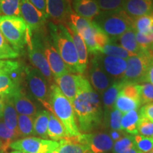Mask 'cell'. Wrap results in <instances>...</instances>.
I'll list each match as a JSON object with an SVG mask.
<instances>
[{
    "label": "cell",
    "instance_id": "obj_1",
    "mask_svg": "<svg viewBox=\"0 0 153 153\" xmlns=\"http://www.w3.org/2000/svg\"><path fill=\"white\" fill-rule=\"evenodd\" d=\"M78 128L89 133L100 127L104 120V111L98 94L89 80L80 74L79 87L72 103Z\"/></svg>",
    "mask_w": 153,
    "mask_h": 153
},
{
    "label": "cell",
    "instance_id": "obj_2",
    "mask_svg": "<svg viewBox=\"0 0 153 153\" xmlns=\"http://www.w3.org/2000/svg\"><path fill=\"white\" fill-rule=\"evenodd\" d=\"M48 28L53 45L62 57L69 72L79 74L77 54L67 26L62 24L50 22Z\"/></svg>",
    "mask_w": 153,
    "mask_h": 153
},
{
    "label": "cell",
    "instance_id": "obj_3",
    "mask_svg": "<svg viewBox=\"0 0 153 153\" xmlns=\"http://www.w3.org/2000/svg\"><path fill=\"white\" fill-rule=\"evenodd\" d=\"M49 104L53 113L62 123L68 136L79 135L80 131L76 123L73 106L56 85L51 86Z\"/></svg>",
    "mask_w": 153,
    "mask_h": 153
},
{
    "label": "cell",
    "instance_id": "obj_4",
    "mask_svg": "<svg viewBox=\"0 0 153 153\" xmlns=\"http://www.w3.org/2000/svg\"><path fill=\"white\" fill-rule=\"evenodd\" d=\"M104 32L114 41L126 31L133 28V19L123 9L114 11H101L94 19Z\"/></svg>",
    "mask_w": 153,
    "mask_h": 153
},
{
    "label": "cell",
    "instance_id": "obj_5",
    "mask_svg": "<svg viewBox=\"0 0 153 153\" xmlns=\"http://www.w3.org/2000/svg\"><path fill=\"white\" fill-rule=\"evenodd\" d=\"M0 30L12 48L20 54L27 44V26L24 19L0 16Z\"/></svg>",
    "mask_w": 153,
    "mask_h": 153
},
{
    "label": "cell",
    "instance_id": "obj_6",
    "mask_svg": "<svg viewBox=\"0 0 153 153\" xmlns=\"http://www.w3.org/2000/svg\"><path fill=\"white\" fill-rule=\"evenodd\" d=\"M42 33H43L42 30L31 33L27 29L26 45H28V56L30 62L35 67V68L38 69L45 76V79L51 84L53 76L44 53Z\"/></svg>",
    "mask_w": 153,
    "mask_h": 153
},
{
    "label": "cell",
    "instance_id": "obj_7",
    "mask_svg": "<svg viewBox=\"0 0 153 153\" xmlns=\"http://www.w3.org/2000/svg\"><path fill=\"white\" fill-rule=\"evenodd\" d=\"M153 58V52L148 49L139 55L127 59V65L122 79L124 83L137 85L143 83L147 70Z\"/></svg>",
    "mask_w": 153,
    "mask_h": 153
},
{
    "label": "cell",
    "instance_id": "obj_8",
    "mask_svg": "<svg viewBox=\"0 0 153 153\" xmlns=\"http://www.w3.org/2000/svg\"><path fill=\"white\" fill-rule=\"evenodd\" d=\"M26 79L30 92L45 108L51 112V107L49 104L48 91L47 82L41 72L36 68L27 67L25 69Z\"/></svg>",
    "mask_w": 153,
    "mask_h": 153
},
{
    "label": "cell",
    "instance_id": "obj_9",
    "mask_svg": "<svg viewBox=\"0 0 153 153\" xmlns=\"http://www.w3.org/2000/svg\"><path fill=\"white\" fill-rule=\"evenodd\" d=\"M58 146L59 143L56 141L27 137L14 141L9 145V148L24 153H48Z\"/></svg>",
    "mask_w": 153,
    "mask_h": 153
},
{
    "label": "cell",
    "instance_id": "obj_10",
    "mask_svg": "<svg viewBox=\"0 0 153 153\" xmlns=\"http://www.w3.org/2000/svg\"><path fill=\"white\" fill-rule=\"evenodd\" d=\"M42 39H43L45 56L46 57L47 62L48 63L49 68L51 69L54 79L69 72L62 57H60L59 53L53 45L50 36L45 35L43 33Z\"/></svg>",
    "mask_w": 153,
    "mask_h": 153
},
{
    "label": "cell",
    "instance_id": "obj_11",
    "mask_svg": "<svg viewBox=\"0 0 153 153\" xmlns=\"http://www.w3.org/2000/svg\"><path fill=\"white\" fill-rule=\"evenodd\" d=\"M104 71L114 81L122 80L125 73L127 62L124 59L108 56L99 53L94 55Z\"/></svg>",
    "mask_w": 153,
    "mask_h": 153
},
{
    "label": "cell",
    "instance_id": "obj_12",
    "mask_svg": "<svg viewBox=\"0 0 153 153\" xmlns=\"http://www.w3.org/2000/svg\"><path fill=\"white\" fill-rule=\"evenodd\" d=\"M21 14L30 33L41 30L45 26L47 18L29 0H21Z\"/></svg>",
    "mask_w": 153,
    "mask_h": 153
},
{
    "label": "cell",
    "instance_id": "obj_13",
    "mask_svg": "<svg viewBox=\"0 0 153 153\" xmlns=\"http://www.w3.org/2000/svg\"><path fill=\"white\" fill-rule=\"evenodd\" d=\"M78 137L91 153H106L111 150L114 145L110 135L105 133H80Z\"/></svg>",
    "mask_w": 153,
    "mask_h": 153
},
{
    "label": "cell",
    "instance_id": "obj_14",
    "mask_svg": "<svg viewBox=\"0 0 153 153\" xmlns=\"http://www.w3.org/2000/svg\"><path fill=\"white\" fill-rule=\"evenodd\" d=\"M89 78L93 89L99 93H103L115 82L101 68L97 59L93 56L89 68Z\"/></svg>",
    "mask_w": 153,
    "mask_h": 153
},
{
    "label": "cell",
    "instance_id": "obj_15",
    "mask_svg": "<svg viewBox=\"0 0 153 153\" xmlns=\"http://www.w3.org/2000/svg\"><path fill=\"white\" fill-rule=\"evenodd\" d=\"M48 16L58 24L65 23L72 11L70 0H45Z\"/></svg>",
    "mask_w": 153,
    "mask_h": 153
},
{
    "label": "cell",
    "instance_id": "obj_16",
    "mask_svg": "<svg viewBox=\"0 0 153 153\" xmlns=\"http://www.w3.org/2000/svg\"><path fill=\"white\" fill-rule=\"evenodd\" d=\"M79 77L80 74H76L68 72L55 79L56 85L63 94L65 96L66 98L70 101L72 105L77 92Z\"/></svg>",
    "mask_w": 153,
    "mask_h": 153
},
{
    "label": "cell",
    "instance_id": "obj_17",
    "mask_svg": "<svg viewBox=\"0 0 153 153\" xmlns=\"http://www.w3.org/2000/svg\"><path fill=\"white\" fill-rule=\"evenodd\" d=\"M14 104L16 112L20 115L34 117L37 114V108L35 104L24 93L22 87H19L16 91L9 97Z\"/></svg>",
    "mask_w": 153,
    "mask_h": 153
},
{
    "label": "cell",
    "instance_id": "obj_18",
    "mask_svg": "<svg viewBox=\"0 0 153 153\" xmlns=\"http://www.w3.org/2000/svg\"><path fill=\"white\" fill-rule=\"evenodd\" d=\"M67 28L69 33L71 35L73 41L74 47H75L76 54L78 57V63H79V74H82L87 70L88 66V51L83 39L79 34L76 31L73 26L70 22L67 23Z\"/></svg>",
    "mask_w": 153,
    "mask_h": 153
},
{
    "label": "cell",
    "instance_id": "obj_19",
    "mask_svg": "<svg viewBox=\"0 0 153 153\" xmlns=\"http://www.w3.org/2000/svg\"><path fill=\"white\" fill-rule=\"evenodd\" d=\"M122 9L133 19L150 15L153 11V0H125Z\"/></svg>",
    "mask_w": 153,
    "mask_h": 153
},
{
    "label": "cell",
    "instance_id": "obj_20",
    "mask_svg": "<svg viewBox=\"0 0 153 153\" xmlns=\"http://www.w3.org/2000/svg\"><path fill=\"white\" fill-rule=\"evenodd\" d=\"M72 7L76 14L91 22L101 12L97 0H72Z\"/></svg>",
    "mask_w": 153,
    "mask_h": 153
},
{
    "label": "cell",
    "instance_id": "obj_21",
    "mask_svg": "<svg viewBox=\"0 0 153 153\" xmlns=\"http://www.w3.org/2000/svg\"><path fill=\"white\" fill-rule=\"evenodd\" d=\"M125 85L126 84L122 80L115 81L108 89L103 92L102 100L104 108V120L106 119L109 113L114 108V103L116 98Z\"/></svg>",
    "mask_w": 153,
    "mask_h": 153
},
{
    "label": "cell",
    "instance_id": "obj_22",
    "mask_svg": "<svg viewBox=\"0 0 153 153\" xmlns=\"http://www.w3.org/2000/svg\"><path fill=\"white\" fill-rule=\"evenodd\" d=\"M58 143V153H91L87 145L79 140L78 135L66 137Z\"/></svg>",
    "mask_w": 153,
    "mask_h": 153
},
{
    "label": "cell",
    "instance_id": "obj_23",
    "mask_svg": "<svg viewBox=\"0 0 153 153\" xmlns=\"http://www.w3.org/2000/svg\"><path fill=\"white\" fill-rule=\"evenodd\" d=\"M117 39L120 42V46L133 55H139L148 50L143 48L137 43L135 38V30L133 28L126 31Z\"/></svg>",
    "mask_w": 153,
    "mask_h": 153
},
{
    "label": "cell",
    "instance_id": "obj_24",
    "mask_svg": "<svg viewBox=\"0 0 153 153\" xmlns=\"http://www.w3.org/2000/svg\"><path fill=\"white\" fill-rule=\"evenodd\" d=\"M3 99L4 100V108L2 116H1L3 122L9 129L19 134L18 116H17L14 104L9 97H4Z\"/></svg>",
    "mask_w": 153,
    "mask_h": 153
},
{
    "label": "cell",
    "instance_id": "obj_25",
    "mask_svg": "<svg viewBox=\"0 0 153 153\" xmlns=\"http://www.w3.org/2000/svg\"><path fill=\"white\" fill-rule=\"evenodd\" d=\"M140 120V115L137 110H133L123 114L120 120V128L131 135H137V125Z\"/></svg>",
    "mask_w": 153,
    "mask_h": 153
},
{
    "label": "cell",
    "instance_id": "obj_26",
    "mask_svg": "<svg viewBox=\"0 0 153 153\" xmlns=\"http://www.w3.org/2000/svg\"><path fill=\"white\" fill-rule=\"evenodd\" d=\"M47 134L48 137L52 139L53 141L60 140L68 137L64 126L53 113H50Z\"/></svg>",
    "mask_w": 153,
    "mask_h": 153
},
{
    "label": "cell",
    "instance_id": "obj_27",
    "mask_svg": "<svg viewBox=\"0 0 153 153\" xmlns=\"http://www.w3.org/2000/svg\"><path fill=\"white\" fill-rule=\"evenodd\" d=\"M50 112L48 111H41L37 113L33 121L34 135L46 140L48 138V125L49 121Z\"/></svg>",
    "mask_w": 153,
    "mask_h": 153
},
{
    "label": "cell",
    "instance_id": "obj_28",
    "mask_svg": "<svg viewBox=\"0 0 153 153\" xmlns=\"http://www.w3.org/2000/svg\"><path fill=\"white\" fill-rule=\"evenodd\" d=\"M140 106V101L134 100L130 97L122 94L120 92L118 94L116 100L114 103V108L118 109L123 114L130 111L137 110Z\"/></svg>",
    "mask_w": 153,
    "mask_h": 153
},
{
    "label": "cell",
    "instance_id": "obj_29",
    "mask_svg": "<svg viewBox=\"0 0 153 153\" xmlns=\"http://www.w3.org/2000/svg\"><path fill=\"white\" fill-rule=\"evenodd\" d=\"M20 87V82L14 81L9 74L0 75V97H10Z\"/></svg>",
    "mask_w": 153,
    "mask_h": 153
},
{
    "label": "cell",
    "instance_id": "obj_30",
    "mask_svg": "<svg viewBox=\"0 0 153 153\" xmlns=\"http://www.w3.org/2000/svg\"><path fill=\"white\" fill-rule=\"evenodd\" d=\"M101 53L106 55H108V56L120 57V58L124 59L126 60L128 59L129 57L135 55L127 51L123 47L120 46V45L114 43V41H111L109 43L106 44L102 48L101 51Z\"/></svg>",
    "mask_w": 153,
    "mask_h": 153
},
{
    "label": "cell",
    "instance_id": "obj_31",
    "mask_svg": "<svg viewBox=\"0 0 153 153\" xmlns=\"http://www.w3.org/2000/svg\"><path fill=\"white\" fill-rule=\"evenodd\" d=\"M0 10L4 16L22 17L21 0H0Z\"/></svg>",
    "mask_w": 153,
    "mask_h": 153
},
{
    "label": "cell",
    "instance_id": "obj_32",
    "mask_svg": "<svg viewBox=\"0 0 153 153\" xmlns=\"http://www.w3.org/2000/svg\"><path fill=\"white\" fill-rule=\"evenodd\" d=\"M18 133L19 137L34 135L33 117L19 114L18 116Z\"/></svg>",
    "mask_w": 153,
    "mask_h": 153
},
{
    "label": "cell",
    "instance_id": "obj_33",
    "mask_svg": "<svg viewBox=\"0 0 153 153\" xmlns=\"http://www.w3.org/2000/svg\"><path fill=\"white\" fill-rule=\"evenodd\" d=\"M152 26L153 20L151 15L133 19V29L137 33L148 34L152 29Z\"/></svg>",
    "mask_w": 153,
    "mask_h": 153
},
{
    "label": "cell",
    "instance_id": "obj_34",
    "mask_svg": "<svg viewBox=\"0 0 153 153\" xmlns=\"http://www.w3.org/2000/svg\"><path fill=\"white\" fill-rule=\"evenodd\" d=\"M18 137H19L18 133L9 129L3 120H0V140L3 143L2 150L4 152H7L12 141Z\"/></svg>",
    "mask_w": 153,
    "mask_h": 153
},
{
    "label": "cell",
    "instance_id": "obj_35",
    "mask_svg": "<svg viewBox=\"0 0 153 153\" xmlns=\"http://www.w3.org/2000/svg\"><path fill=\"white\" fill-rule=\"evenodd\" d=\"M68 20H70L69 22L73 26L74 29L79 34L81 33L86 28L91 26V24H92L91 21L79 16L73 11H72L69 14Z\"/></svg>",
    "mask_w": 153,
    "mask_h": 153
},
{
    "label": "cell",
    "instance_id": "obj_36",
    "mask_svg": "<svg viewBox=\"0 0 153 153\" xmlns=\"http://www.w3.org/2000/svg\"><path fill=\"white\" fill-rule=\"evenodd\" d=\"M139 93L141 105L153 102V85L148 82L135 85Z\"/></svg>",
    "mask_w": 153,
    "mask_h": 153
},
{
    "label": "cell",
    "instance_id": "obj_37",
    "mask_svg": "<svg viewBox=\"0 0 153 153\" xmlns=\"http://www.w3.org/2000/svg\"><path fill=\"white\" fill-rule=\"evenodd\" d=\"M134 146L141 153H148L153 150V138L137 134L134 136Z\"/></svg>",
    "mask_w": 153,
    "mask_h": 153
},
{
    "label": "cell",
    "instance_id": "obj_38",
    "mask_svg": "<svg viewBox=\"0 0 153 153\" xmlns=\"http://www.w3.org/2000/svg\"><path fill=\"white\" fill-rule=\"evenodd\" d=\"M134 147V136L124 135L123 137L116 141L113 145V153H120Z\"/></svg>",
    "mask_w": 153,
    "mask_h": 153
},
{
    "label": "cell",
    "instance_id": "obj_39",
    "mask_svg": "<svg viewBox=\"0 0 153 153\" xmlns=\"http://www.w3.org/2000/svg\"><path fill=\"white\" fill-rule=\"evenodd\" d=\"M122 116H123V114L116 108H114L106 119L104 120V123L109 126L111 130L121 131L120 120H121Z\"/></svg>",
    "mask_w": 153,
    "mask_h": 153
},
{
    "label": "cell",
    "instance_id": "obj_40",
    "mask_svg": "<svg viewBox=\"0 0 153 153\" xmlns=\"http://www.w3.org/2000/svg\"><path fill=\"white\" fill-rule=\"evenodd\" d=\"M125 0H97L101 11L121 10Z\"/></svg>",
    "mask_w": 153,
    "mask_h": 153
},
{
    "label": "cell",
    "instance_id": "obj_41",
    "mask_svg": "<svg viewBox=\"0 0 153 153\" xmlns=\"http://www.w3.org/2000/svg\"><path fill=\"white\" fill-rule=\"evenodd\" d=\"M137 133L145 137H153V122L145 118L140 117L137 125Z\"/></svg>",
    "mask_w": 153,
    "mask_h": 153
},
{
    "label": "cell",
    "instance_id": "obj_42",
    "mask_svg": "<svg viewBox=\"0 0 153 153\" xmlns=\"http://www.w3.org/2000/svg\"><path fill=\"white\" fill-rule=\"evenodd\" d=\"M0 53L4 54L8 59H14L19 56V53L15 51L9 45L0 30Z\"/></svg>",
    "mask_w": 153,
    "mask_h": 153
},
{
    "label": "cell",
    "instance_id": "obj_43",
    "mask_svg": "<svg viewBox=\"0 0 153 153\" xmlns=\"http://www.w3.org/2000/svg\"><path fill=\"white\" fill-rule=\"evenodd\" d=\"M21 68H22V65L17 61L0 60V75L10 74Z\"/></svg>",
    "mask_w": 153,
    "mask_h": 153
},
{
    "label": "cell",
    "instance_id": "obj_44",
    "mask_svg": "<svg viewBox=\"0 0 153 153\" xmlns=\"http://www.w3.org/2000/svg\"><path fill=\"white\" fill-rule=\"evenodd\" d=\"M122 94L126 96V97H130V98L140 101V100L139 93L137 91V87L135 85H131V84H126L124 87L122 88L121 91H120Z\"/></svg>",
    "mask_w": 153,
    "mask_h": 153
},
{
    "label": "cell",
    "instance_id": "obj_45",
    "mask_svg": "<svg viewBox=\"0 0 153 153\" xmlns=\"http://www.w3.org/2000/svg\"><path fill=\"white\" fill-rule=\"evenodd\" d=\"M140 117L145 118L153 122V102L144 104L139 111Z\"/></svg>",
    "mask_w": 153,
    "mask_h": 153
},
{
    "label": "cell",
    "instance_id": "obj_46",
    "mask_svg": "<svg viewBox=\"0 0 153 153\" xmlns=\"http://www.w3.org/2000/svg\"><path fill=\"white\" fill-rule=\"evenodd\" d=\"M30 2L36 7L38 10L45 16L46 18H48L46 12V5H45V0H29Z\"/></svg>",
    "mask_w": 153,
    "mask_h": 153
},
{
    "label": "cell",
    "instance_id": "obj_47",
    "mask_svg": "<svg viewBox=\"0 0 153 153\" xmlns=\"http://www.w3.org/2000/svg\"><path fill=\"white\" fill-rule=\"evenodd\" d=\"M144 82H148L153 85V58L151 61L150 65L147 70L146 74H145Z\"/></svg>",
    "mask_w": 153,
    "mask_h": 153
},
{
    "label": "cell",
    "instance_id": "obj_48",
    "mask_svg": "<svg viewBox=\"0 0 153 153\" xmlns=\"http://www.w3.org/2000/svg\"><path fill=\"white\" fill-rule=\"evenodd\" d=\"M125 135L122 131H114V130H111L110 132V137L112 139L113 141H117L120 140L121 137H123Z\"/></svg>",
    "mask_w": 153,
    "mask_h": 153
},
{
    "label": "cell",
    "instance_id": "obj_49",
    "mask_svg": "<svg viewBox=\"0 0 153 153\" xmlns=\"http://www.w3.org/2000/svg\"><path fill=\"white\" fill-rule=\"evenodd\" d=\"M4 108V100L2 97H0V118L2 116Z\"/></svg>",
    "mask_w": 153,
    "mask_h": 153
},
{
    "label": "cell",
    "instance_id": "obj_50",
    "mask_svg": "<svg viewBox=\"0 0 153 153\" xmlns=\"http://www.w3.org/2000/svg\"><path fill=\"white\" fill-rule=\"evenodd\" d=\"M120 153H141V152H140V151L137 150V149L135 148V146H134V147H133V148H130V149H128V150L124 151V152H120Z\"/></svg>",
    "mask_w": 153,
    "mask_h": 153
},
{
    "label": "cell",
    "instance_id": "obj_51",
    "mask_svg": "<svg viewBox=\"0 0 153 153\" xmlns=\"http://www.w3.org/2000/svg\"><path fill=\"white\" fill-rule=\"evenodd\" d=\"M4 59H8V58H7V57L4 54L0 53V60H4Z\"/></svg>",
    "mask_w": 153,
    "mask_h": 153
},
{
    "label": "cell",
    "instance_id": "obj_52",
    "mask_svg": "<svg viewBox=\"0 0 153 153\" xmlns=\"http://www.w3.org/2000/svg\"><path fill=\"white\" fill-rule=\"evenodd\" d=\"M57 148H55V149H53V150L49 151L48 153H58V150H57Z\"/></svg>",
    "mask_w": 153,
    "mask_h": 153
},
{
    "label": "cell",
    "instance_id": "obj_53",
    "mask_svg": "<svg viewBox=\"0 0 153 153\" xmlns=\"http://www.w3.org/2000/svg\"><path fill=\"white\" fill-rule=\"evenodd\" d=\"M2 148H3V143L1 141V140H0V150H2ZM3 152H4V151H3Z\"/></svg>",
    "mask_w": 153,
    "mask_h": 153
},
{
    "label": "cell",
    "instance_id": "obj_54",
    "mask_svg": "<svg viewBox=\"0 0 153 153\" xmlns=\"http://www.w3.org/2000/svg\"><path fill=\"white\" fill-rule=\"evenodd\" d=\"M10 153H24V152H21V151H19V150H15V151H13V152H11Z\"/></svg>",
    "mask_w": 153,
    "mask_h": 153
},
{
    "label": "cell",
    "instance_id": "obj_55",
    "mask_svg": "<svg viewBox=\"0 0 153 153\" xmlns=\"http://www.w3.org/2000/svg\"><path fill=\"white\" fill-rule=\"evenodd\" d=\"M149 49H150V51H152V52H153V43L151 44V45L150 46V48H149Z\"/></svg>",
    "mask_w": 153,
    "mask_h": 153
},
{
    "label": "cell",
    "instance_id": "obj_56",
    "mask_svg": "<svg viewBox=\"0 0 153 153\" xmlns=\"http://www.w3.org/2000/svg\"><path fill=\"white\" fill-rule=\"evenodd\" d=\"M0 153H5L4 152H3L2 150H0Z\"/></svg>",
    "mask_w": 153,
    "mask_h": 153
},
{
    "label": "cell",
    "instance_id": "obj_57",
    "mask_svg": "<svg viewBox=\"0 0 153 153\" xmlns=\"http://www.w3.org/2000/svg\"><path fill=\"white\" fill-rule=\"evenodd\" d=\"M148 153H153V150H152V151H150V152H148Z\"/></svg>",
    "mask_w": 153,
    "mask_h": 153
},
{
    "label": "cell",
    "instance_id": "obj_58",
    "mask_svg": "<svg viewBox=\"0 0 153 153\" xmlns=\"http://www.w3.org/2000/svg\"><path fill=\"white\" fill-rule=\"evenodd\" d=\"M151 16H152V20H153V14H152V15H151Z\"/></svg>",
    "mask_w": 153,
    "mask_h": 153
},
{
    "label": "cell",
    "instance_id": "obj_59",
    "mask_svg": "<svg viewBox=\"0 0 153 153\" xmlns=\"http://www.w3.org/2000/svg\"><path fill=\"white\" fill-rule=\"evenodd\" d=\"M0 14H1V10H0Z\"/></svg>",
    "mask_w": 153,
    "mask_h": 153
},
{
    "label": "cell",
    "instance_id": "obj_60",
    "mask_svg": "<svg viewBox=\"0 0 153 153\" xmlns=\"http://www.w3.org/2000/svg\"><path fill=\"white\" fill-rule=\"evenodd\" d=\"M152 138H153V137H152Z\"/></svg>",
    "mask_w": 153,
    "mask_h": 153
}]
</instances>
